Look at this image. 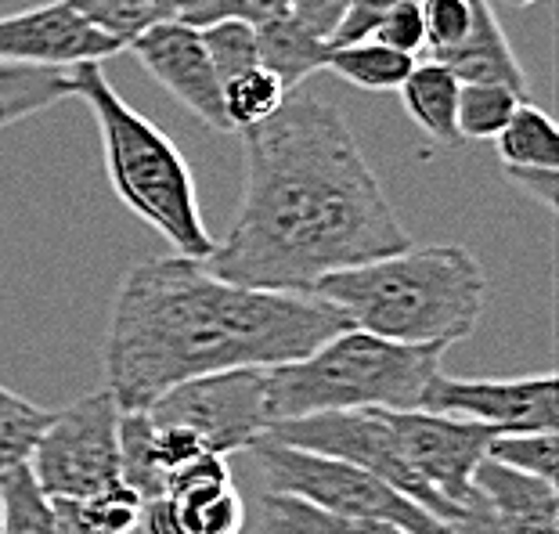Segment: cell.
I'll list each match as a JSON object with an SVG mask.
<instances>
[{
  "label": "cell",
  "mask_w": 559,
  "mask_h": 534,
  "mask_svg": "<svg viewBox=\"0 0 559 534\" xmlns=\"http://www.w3.org/2000/svg\"><path fill=\"white\" fill-rule=\"evenodd\" d=\"M249 452H253L260 477H264V488L271 495L304 498V502L340 517L383 520V524H394L404 534H451L444 520L426 513L412 498H404L390 484L350 466V462L304 452V448L275 444L267 437H260Z\"/></svg>",
  "instance_id": "cell-6"
},
{
  "label": "cell",
  "mask_w": 559,
  "mask_h": 534,
  "mask_svg": "<svg viewBox=\"0 0 559 534\" xmlns=\"http://www.w3.org/2000/svg\"><path fill=\"white\" fill-rule=\"evenodd\" d=\"M29 473L47 498H91L120 480V405L109 390L83 394L62 412H51Z\"/></svg>",
  "instance_id": "cell-7"
},
{
  "label": "cell",
  "mask_w": 559,
  "mask_h": 534,
  "mask_svg": "<svg viewBox=\"0 0 559 534\" xmlns=\"http://www.w3.org/2000/svg\"><path fill=\"white\" fill-rule=\"evenodd\" d=\"M260 534H404L383 520L340 517L329 509H318L293 495H264L260 498Z\"/></svg>",
  "instance_id": "cell-18"
},
{
  "label": "cell",
  "mask_w": 559,
  "mask_h": 534,
  "mask_svg": "<svg viewBox=\"0 0 559 534\" xmlns=\"http://www.w3.org/2000/svg\"><path fill=\"white\" fill-rule=\"evenodd\" d=\"M347 8H350V0H289V15L321 40H329L332 33H336L343 15H347Z\"/></svg>",
  "instance_id": "cell-36"
},
{
  "label": "cell",
  "mask_w": 559,
  "mask_h": 534,
  "mask_svg": "<svg viewBox=\"0 0 559 534\" xmlns=\"http://www.w3.org/2000/svg\"><path fill=\"white\" fill-rule=\"evenodd\" d=\"M412 66H415L412 55L390 51V47L376 40H354V44L329 47V62H325L329 73H336L340 80L354 83V87L376 91V94L397 91L404 76L412 73Z\"/></svg>",
  "instance_id": "cell-19"
},
{
  "label": "cell",
  "mask_w": 559,
  "mask_h": 534,
  "mask_svg": "<svg viewBox=\"0 0 559 534\" xmlns=\"http://www.w3.org/2000/svg\"><path fill=\"white\" fill-rule=\"evenodd\" d=\"M520 102L523 94L513 87H502V83H459V141H495Z\"/></svg>",
  "instance_id": "cell-21"
},
{
  "label": "cell",
  "mask_w": 559,
  "mask_h": 534,
  "mask_svg": "<svg viewBox=\"0 0 559 534\" xmlns=\"http://www.w3.org/2000/svg\"><path fill=\"white\" fill-rule=\"evenodd\" d=\"M66 98H73L69 69L0 62V130L29 120V116H40Z\"/></svg>",
  "instance_id": "cell-17"
},
{
  "label": "cell",
  "mask_w": 559,
  "mask_h": 534,
  "mask_svg": "<svg viewBox=\"0 0 559 534\" xmlns=\"http://www.w3.org/2000/svg\"><path fill=\"white\" fill-rule=\"evenodd\" d=\"M354 329L404 347H451L473 336L487 307V275L462 246H408L314 282Z\"/></svg>",
  "instance_id": "cell-3"
},
{
  "label": "cell",
  "mask_w": 559,
  "mask_h": 534,
  "mask_svg": "<svg viewBox=\"0 0 559 534\" xmlns=\"http://www.w3.org/2000/svg\"><path fill=\"white\" fill-rule=\"evenodd\" d=\"M221 94H224V116H228L231 134L235 130L242 134V130L264 123L267 116H275L289 91H285L264 66H253L239 76L224 80Z\"/></svg>",
  "instance_id": "cell-24"
},
{
  "label": "cell",
  "mask_w": 559,
  "mask_h": 534,
  "mask_svg": "<svg viewBox=\"0 0 559 534\" xmlns=\"http://www.w3.org/2000/svg\"><path fill=\"white\" fill-rule=\"evenodd\" d=\"M51 509H55V534H87V531L76 527L73 517H69L66 502H55V498H51Z\"/></svg>",
  "instance_id": "cell-40"
},
{
  "label": "cell",
  "mask_w": 559,
  "mask_h": 534,
  "mask_svg": "<svg viewBox=\"0 0 559 534\" xmlns=\"http://www.w3.org/2000/svg\"><path fill=\"white\" fill-rule=\"evenodd\" d=\"M419 412L451 415L495 430H559L556 372L520 379H459L437 372L419 397Z\"/></svg>",
  "instance_id": "cell-10"
},
{
  "label": "cell",
  "mask_w": 559,
  "mask_h": 534,
  "mask_svg": "<svg viewBox=\"0 0 559 534\" xmlns=\"http://www.w3.org/2000/svg\"><path fill=\"white\" fill-rule=\"evenodd\" d=\"M506 177L516 188H523L531 199H538L545 210H556V192H559V170L552 166H502Z\"/></svg>",
  "instance_id": "cell-38"
},
{
  "label": "cell",
  "mask_w": 559,
  "mask_h": 534,
  "mask_svg": "<svg viewBox=\"0 0 559 534\" xmlns=\"http://www.w3.org/2000/svg\"><path fill=\"white\" fill-rule=\"evenodd\" d=\"M152 423H174L192 430L206 452H249L271 426L267 369H231L170 387L145 408Z\"/></svg>",
  "instance_id": "cell-9"
},
{
  "label": "cell",
  "mask_w": 559,
  "mask_h": 534,
  "mask_svg": "<svg viewBox=\"0 0 559 534\" xmlns=\"http://www.w3.org/2000/svg\"><path fill=\"white\" fill-rule=\"evenodd\" d=\"M69 76H73V98L87 102L102 130L105 170L116 199L152 232H159L181 257L206 260L217 239L202 221L195 177L185 152L156 123L130 109L105 80L98 62L73 66Z\"/></svg>",
  "instance_id": "cell-4"
},
{
  "label": "cell",
  "mask_w": 559,
  "mask_h": 534,
  "mask_svg": "<svg viewBox=\"0 0 559 534\" xmlns=\"http://www.w3.org/2000/svg\"><path fill=\"white\" fill-rule=\"evenodd\" d=\"M141 66L148 69V76L163 83L199 123L210 130L231 134L228 116H224V83L213 73L210 55L202 47V37L195 26H185L177 19H166L148 26L141 37L127 44Z\"/></svg>",
  "instance_id": "cell-12"
},
{
  "label": "cell",
  "mask_w": 559,
  "mask_h": 534,
  "mask_svg": "<svg viewBox=\"0 0 559 534\" xmlns=\"http://www.w3.org/2000/svg\"><path fill=\"white\" fill-rule=\"evenodd\" d=\"M473 491L491 506L506 534H559V495L549 480L480 459L473 470Z\"/></svg>",
  "instance_id": "cell-14"
},
{
  "label": "cell",
  "mask_w": 559,
  "mask_h": 534,
  "mask_svg": "<svg viewBox=\"0 0 559 534\" xmlns=\"http://www.w3.org/2000/svg\"><path fill=\"white\" fill-rule=\"evenodd\" d=\"M491 4V0H423V33H426V47L423 58L440 62L444 55L459 51L462 40L469 37L473 22H477L480 11Z\"/></svg>",
  "instance_id": "cell-29"
},
{
  "label": "cell",
  "mask_w": 559,
  "mask_h": 534,
  "mask_svg": "<svg viewBox=\"0 0 559 534\" xmlns=\"http://www.w3.org/2000/svg\"><path fill=\"white\" fill-rule=\"evenodd\" d=\"M246 192L231 232L202 260L249 289L311 293L318 278L401 253L412 235L336 105L285 94L242 130Z\"/></svg>",
  "instance_id": "cell-1"
},
{
  "label": "cell",
  "mask_w": 559,
  "mask_h": 534,
  "mask_svg": "<svg viewBox=\"0 0 559 534\" xmlns=\"http://www.w3.org/2000/svg\"><path fill=\"white\" fill-rule=\"evenodd\" d=\"M502 166H552L559 170V130L549 112L520 102L495 138Z\"/></svg>",
  "instance_id": "cell-20"
},
{
  "label": "cell",
  "mask_w": 559,
  "mask_h": 534,
  "mask_svg": "<svg viewBox=\"0 0 559 534\" xmlns=\"http://www.w3.org/2000/svg\"><path fill=\"white\" fill-rule=\"evenodd\" d=\"M55 502H66L69 517L87 534H134L141 517V498L127 484H112L91 498H55Z\"/></svg>",
  "instance_id": "cell-28"
},
{
  "label": "cell",
  "mask_w": 559,
  "mask_h": 534,
  "mask_svg": "<svg viewBox=\"0 0 559 534\" xmlns=\"http://www.w3.org/2000/svg\"><path fill=\"white\" fill-rule=\"evenodd\" d=\"M404 112L412 116V123L423 130L426 138L437 145H459L455 130V109H459V80L448 73L440 62L430 58H415L412 73L404 76L397 87Z\"/></svg>",
  "instance_id": "cell-16"
},
{
  "label": "cell",
  "mask_w": 559,
  "mask_h": 534,
  "mask_svg": "<svg viewBox=\"0 0 559 534\" xmlns=\"http://www.w3.org/2000/svg\"><path fill=\"white\" fill-rule=\"evenodd\" d=\"M0 498H4V534H55V509L29 466L0 473Z\"/></svg>",
  "instance_id": "cell-27"
},
{
  "label": "cell",
  "mask_w": 559,
  "mask_h": 534,
  "mask_svg": "<svg viewBox=\"0 0 559 534\" xmlns=\"http://www.w3.org/2000/svg\"><path fill=\"white\" fill-rule=\"evenodd\" d=\"M448 527H451V534H506L502 524H498V517L491 513V506H487L477 491H473L469 502L462 506L455 524H448Z\"/></svg>",
  "instance_id": "cell-39"
},
{
  "label": "cell",
  "mask_w": 559,
  "mask_h": 534,
  "mask_svg": "<svg viewBox=\"0 0 559 534\" xmlns=\"http://www.w3.org/2000/svg\"><path fill=\"white\" fill-rule=\"evenodd\" d=\"M123 47L102 29H94L69 0H51L15 15H0V62L73 69L105 62Z\"/></svg>",
  "instance_id": "cell-13"
},
{
  "label": "cell",
  "mask_w": 559,
  "mask_h": 534,
  "mask_svg": "<svg viewBox=\"0 0 559 534\" xmlns=\"http://www.w3.org/2000/svg\"><path fill=\"white\" fill-rule=\"evenodd\" d=\"M401 4H423V0H350L347 15L336 26V33L329 37V44H354V40H368L376 29V22L386 15V11H394Z\"/></svg>",
  "instance_id": "cell-35"
},
{
  "label": "cell",
  "mask_w": 559,
  "mask_h": 534,
  "mask_svg": "<svg viewBox=\"0 0 559 534\" xmlns=\"http://www.w3.org/2000/svg\"><path fill=\"white\" fill-rule=\"evenodd\" d=\"M188 534H242L246 531V502L235 491V484L192 491L177 498Z\"/></svg>",
  "instance_id": "cell-30"
},
{
  "label": "cell",
  "mask_w": 559,
  "mask_h": 534,
  "mask_svg": "<svg viewBox=\"0 0 559 534\" xmlns=\"http://www.w3.org/2000/svg\"><path fill=\"white\" fill-rule=\"evenodd\" d=\"M0 534H4V498H0Z\"/></svg>",
  "instance_id": "cell-42"
},
{
  "label": "cell",
  "mask_w": 559,
  "mask_h": 534,
  "mask_svg": "<svg viewBox=\"0 0 559 534\" xmlns=\"http://www.w3.org/2000/svg\"><path fill=\"white\" fill-rule=\"evenodd\" d=\"M278 15H289V0H174V19L195 29L228 19L260 26V22H271Z\"/></svg>",
  "instance_id": "cell-32"
},
{
  "label": "cell",
  "mask_w": 559,
  "mask_h": 534,
  "mask_svg": "<svg viewBox=\"0 0 559 534\" xmlns=\"http://www.w3.org/2000/svg\"><path fill=\"white\" fill-rule=\"evenodd\" d=\"M509 8H531V4H542V0H506Z\"/></svg>",
  "instance_id": "cell-41"
},
{
  "label": "cell",
  "mask_w": 559,
  "mask_h": 534,
  "mask_svg": "<svg viewBox=\"0 0 559 534\" xmlns=\"http://www.w3.org/2000/svg\"><path fill=\"white\" fill-rule=\"evenodd\" d=\"M368 40L383 44V47H390V51L423 58V47H426L423 8L419 4H401L394 11H386V15L376 22V29H372V37H368Z\"/></svg>",
  "instance_id": "cell-33"
},
{
  "label": "cell",
  "mask_w": 559,
  "mask_h": 534,
  "mask_svg": "<svg viewBox=\"0 0 559 534\" xmlns=\"http://www.w3.org/2000/svg\"><path fill=\"white\" fill-rule=\"evenodd\" d=\"M340 329L350 322L314 293L235 286L181 253L141 260L112 300L105 390L120 412H145L188 379L307 358Z\"/></svg>",
  "instance_id": "cell-2"
},
{
  "label": "cell",
  "mask_w": 559,
  "mask_h": 534,
  "mask_svg": "<svg viewBox=\"0 0 559 534\" xmlns=\"http://www.w3.org/2000/svg\"><path fill=\"white\" fill-rule=\"evenodd\" d=\"M390 430L397 437L404 462L430 484V488L448 498L451 506H466L473 498V470L487 455V444L498 434L495 426L451 419V415L433 412H386Z\"/></svg>",
  "instance_id": "cell-11"
},
{
  "label": "cell",
  "mask_w": 559,
  "mask_h": 534,
  "mask_svg": "<svg viewBox=\"0 0 559 534\" xmlns=\"http://www.w3.org/2000/svg\"><path fill=\"white\" fill-rule=\"evenodd\" d=\"M440 358L444 347H404L354 325L340 329L307 358L267 369V415L282 423L358 408L412 412Z\"/></svg>",
  "instance_id": "cell-5"
},
{
  "label": "cell",
  "mask_w": 559,
  "mask_h": 534,
  "mask_svg": "<svg viewBox=\"0 0 559 534\" xmlns=\"http://www.w3.org/2000/svg\"><path fill=\"white\" fill-rule=\"evenodd\" d=\"M199 37H202V47H206L210 66H213V73L221 76V83L260 66L257 62V29L249 26V22H239V19L213 22V26L199 29Z\"/></svg>",
  "instance_id": "cell-31"
},
{
  "label": "cell",
  "mask_w": 559,
  "mask_h": 534,
  "mask_svg": "<svg viewBox=\"0 0 559 534\" xmlns=\"http://www.w3.org/2000/svg\"><path fill=\"white\" fill-rule=\"evenodd\" d=\"M152 434H156V423L148 419V412H120V480L141 502L163 495L166 484L156 448H152Z\"/></svg>",
  "instance_id": "cell-22"
},
{
  "label": "cell",
  "mask_w": 559,
  "mask_h": 534,
  "mask_svg": "<svg viewBox=\"0 0 559 534\" xmlns=\"http://www.w3.org/2000/svg\"><path fill=\"white\" fill-rule=\"evenodd\" d=\"M47 419H51L47 408L33 405L15 390L0 387V473L26 466Z\"/></svg>",
  "instance_id": "cell-26"
},
{
  "label": "cell",
  "mask_w": 559,
  "mask_h": 534,
  "mask_svg": "<svg viewBox=\"0 0 559 534\" xmlns=\"http://www.w3.org/2000/svg\"><path fill=\"white\" fill-rule=\"evenodd\" d=\"M267 441L304 448V452L329 455L340 462H350L365 473H372L383 484H390L426 513H433L444 524H455L462 509L440 498L408 462H404L397 437L386 423V408H358V412H325V415H304V419H282L264 430Z\"/></svg>",
  "instance_id": "cell-8"
},
{
  "label": "cell",
  "mask_w": 559,
  "mask_h": 534,
  "mask_svg": "<svg viewBox=\"0 0 559 534\" xmlns=\"http://www.w3.org/2000/svg\"><path fill=\"white\" fill-rule=\"evenodd\" d=\"M152 448H156V462H159L163 477H170V473L181 470L185 462H192V459H199L202 452H206V444H202L192 430L174 426V423H156ZM163 488H166V484H163Z\"/></svg>",
  "instance_id": "cell-34"
},
{
  "label": "cell",
  "mask_w": 559,
  "mask_h": 534,
  "mask_svg": "<svg viewBox=\"0 0 559 534\" xmlns=\"http://www.w3.org/2000/svg\"><path fill=\"white\" fill-rule=\"evenodd\" d=\"M94 29L127 47L156 22L174 19V0H69Z\"/></svg>",
  "instance_id": "cell-23"
},
{
  "label": "cell",
  "mask_w": 559,
  "mask_h": 534,
  "mask_svg": "<svg viewBox=\"0 0 559 534\" xmlns=\"http://www.w3.org/2000/svg\"><path fill=\"white\" fill-rule=\"evenodd\" d=\"M502 466L527 473V477H542L556 484L559 470V430H498L487 444V455Z\"/></svg>",
  "instance_id": "cell-25"
},
{
  "label": "cell",
  "mask_w": 559,
  "mask_h": 534,
  "mask_svg": "<svg viewBox=\"0 0 559 534\" xmlns=\"http://www.w3.org/2000/svg\"><path fill=\"white\" fill-rule=\"evenodd\" d=\"M257 29V62L275 76L285 91H296L307 76H314L329 62V40L314 37L293 15L260 22Z\"/></svg>",
  "instance_id": "cell-15"
},
{
  "label": "cell",
  "mask_w": 559,
  "mask_h": 534,
  "mask_svg": "<svg viewBox=\"0 0 559 534\" xmlns=\"http://www.w3.org/2000/svg\"><path fill=\"white\" fill-rule=\"evenodd\" d=\"M134 534H188L181 509H177V498L163 491L156 498H148V502H141Z\"/></svg>",
  "instance_id": "cell-37"
}]
</instances>
